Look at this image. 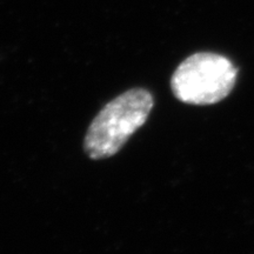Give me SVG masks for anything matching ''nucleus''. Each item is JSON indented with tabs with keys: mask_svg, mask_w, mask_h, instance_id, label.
<instances>
[{
	"mask_svg": "<svg viewBox=\"0 0 254 254\" xmlns=\"http://www.w3.org/2000/svg\"><path fill=\"white\" fill-rule=\"evenodd\" d=\"M237 80V68L226 57L200 52L178 66L171 79L177 99L192 105H212L227 97Z\"/></svg>",
	"mask_w": 254,
	"mask_h": 254,
	"instance_id": "obj_2",
	"label": "nucleus"
},
{
	"mask_svg": "<svg viewBox=\"0 0 254 254\" xmlns=\"http://www.w3.org/2000/svg\"><path fill=\"white\" fill-rule=\"evenodd\" d=\"M153 95L145 88H131L111 100L88 127L84 148L91 159L110 158L122 150L144 125L153 109Z\"/></svg>",
	"mask_w": 254,
	"mask_h": 254,
	"instance_id": "obj_1",
	"label": "nucleus"
}]
</instances>
